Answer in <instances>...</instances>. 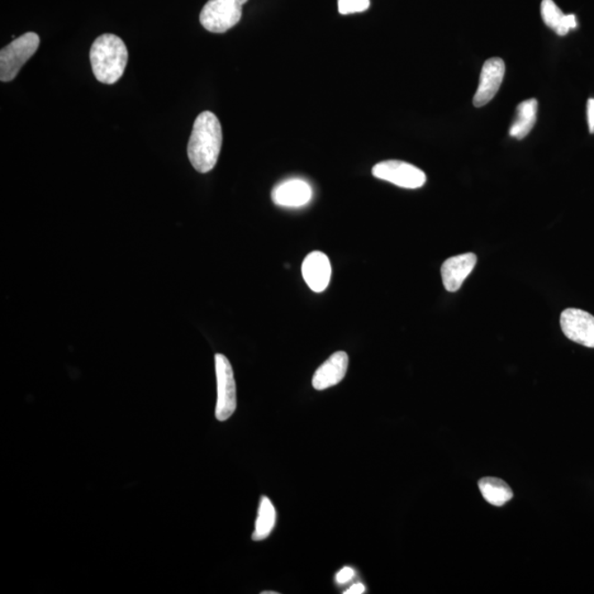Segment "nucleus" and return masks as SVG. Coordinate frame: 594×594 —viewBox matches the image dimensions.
Wrapping results in <instances>:
<instances>
[{
	"instance_id": "f257e3e1",
	"label": "nucleus",
	"mask_w": 594,
	"mask_h": 594,
	"mask_svg": "<svg viewBox=\"0 0 594 594\" xmlns=\"http://www.w3.org/2000/svg\"><path fill=\"white\" fill-rule=\"evenodd\" d=\"M222 145V130L215 113L204 112L195 119L188 155L193 168L207 173L215 168Z\"/></svg>"
},
{
	"instance_id": "f03ea898",
	"label": "nucleus",
	"mask_w": 594,
	"mask_h": 594,
	"mask_svg": "<svg viewBox=\"0 0 594 594\" xmlns=\"http://www.w3.org/2000/svg\"><path fill=\"white\" fill-rule=\"evenodd\" d=\"M95 78L103 84L113 85L121 79L128 63V49L121 38L105 33L94 41L89 52Z\"/></svg>"
},
{
	"instance_id": "7ed1b4c3",
	"label": "nucleus",
	"mask_w": 594,
	"mask_h": 594,
	"mask_svg": "<svg viewBox=\"0 0 594 594\" xmlns=\"http://www.w3.org/2000/svg\"><path fill=\"white\" fill-rule=\"evenodd\" d=\"M40 46V37L35 32H27L17 38L11 45L0 51V79L12 82L27 61L36 54Z\"/></svg>"
},
{
	"instance_id": "20e7f679",
	"label": "nucleus",
	"mask_w": 594,
	"mask_h": 594,
	"mask_svg": "<svg viewBox=\"0 0 594 594\" xmlns=\"http://www.w3.org/2000/svg\"><path fill=\"white\" fill-rule=\"evenodd\" d=\"M247 2L248 0H208L199 21L209 32L225 33L240 21L242 7Z\"/></svg>"
},
{
	"instance_id": "39448f33",
	"label": "nucleus",
	"mask_w": 594,
	"mask_h": 594,
	"mask_svg": "<svg viewBox=\"0 0 594 594\" xmlns=\"http://www.w3.org/2000/svg\"><path fill=\"white\" fill-rule=\"evenodd\" d=\"M217 378V403L215 416L218 421L225 422L237 408V392L234 372L230 360L222 354L215 355Z\"/></svg>"
},
{
	"instance_id": "423d86ee",
	"label": "nucleus",
	"mask_w": 594,
	"mask_h": 594,
	"mask_svg": "<svg viewBox=\"0 0 594 594\" xmlns=\"http://www.w3.org/2000/svg\"><path fill=\"white\" fill-rule=\"evenodd\" d=\"M372 174L403 188H420L426 183V174L422 170L403 161H383L373 166Z\"/></svg>"
},
{
	"instance_id": "0eeeda50",
	"label": "nucleus",
	"mask_w": 594,
	"mask_h": 594,
	"mask_svg": "<svg viewBox=\"0 0 594 594\" xmlns=\"http://www.w3.org/2000/svg\"><path fill=\"white\" fill-rule=\"evenodd\" d=\"M560 326L568 339L594 348V317L591 314L578 308H568L560 316Z\"/></svg>"
},
{
	"instance_id": "6e6552de",
	"label": "nucleus",
	"mask_w": 594,
	"mask_h": 594,
	"mask_svg": "<svg viewBox=\"0 0 594 594\" xmlns=\"http://www.w3.org/2000/svg\"><path fill=\"white\" fill-rule=\"evenodd\" d=\"M506 74L505 61L500 58H491L483 64L480 82L473 97L475 107H482L491 102L501 88Z\"/></svg>"
},
{
	"instance_id": "1a4fd4ad",
	"label": "nucleus",
	"mask_w": 594,
	"mask_h": 594,
	"mask_svg": "<svg viewBox=\"0 0 594 594\" xmlns=\"http://www.w3.org/2000/svg\"><path fill=\"white\" fill-rule=\"evenodd\" d=\"M313 198V188L305 180L289 179L273 188L272 201L275 205L298 208L307 205Z\"/></svg>"
},
{
	"instance_id": "9d476101",
	"label": "nucleus",
	"mask_w": 594,
	"mask_h": 594,
	"mask_svg": "<svg viewBox=\"0 0 594 594\" xmlns=\"http://www.w3.org/2000/svg\"><path fill=\"white\" fill-rule=\"evenodd\" d=\"M302 274L312 291L324 292L331 278L330 258L321 251H313L303 261Z\"/></svg>"
},
{
	"instance_id": "9b49d317",
	"label": "nucleus",
	"mask_w": 594,
	"mask_h": 594,
	"mask_svg": "<svg viewBox=\"0 0 594 594\" xmlns=\"http://www.w3.org/2000/svg\"><path fill=\"white\" fill-rule=\"evenodd\" d=\"M348 364V355L345 351H337L314 373L312 381L314 389L322 391L337 386L344 380Z\"/></svg>"
},
{
	"instance_id": "f8f14e48",
	"label": "nucleus",
	"mask_w": 594,
	"mask_h": 594,
	"mask_svg": "<svg viewBox=\"0 0 594 594\" xmlns=\"http://www.w3.org/2000/svg\"><path fill=\"white\" fill-rule=\"evenodd\" d=\"M477 264V255L464 254L447 259L441 265V278L448 292H457Z\"/></svg>"
},
{
	"instance_id": "ddd939ff",
	"label": "nucleus",
	"mask_w": 594,
	"mask_h": 594,
	"mask_svg": "<svg viewBox=\"0 0 594 594\" xmlns=\"http://www.w3.org/2000/svg\"><path fill=\"white\" fill-rule=\"evenodd\" d=\"M540 13L545 25L558 36H565L570 30L576 29L578 26L576 16L565 15L553 0H543Z\"/></svg>"
},
{
	"instance_id": "4468645a",
	"label": "nucleus",
	"mask_w": 594,
	"mask_h": 594,
	"mask_svg": "<svg viewBox=\"0 0 594 594\" xmlns=\"http://www.w3.org/2000/svg\"><path fill=\"white\" fill-rule=\"evenodd\" d=\"M539 103L536 99L522 102L516 109V115L510 128V136L515 139H524L533 130L537 117Z\"/></svg>"
},
{
	"instance_id": "2eb2a0df",
	"label": "nucleus",
	"mask_w": 594,
	"mask_h": 594,
	"mask_svg": "<svg viewBox=\"0 0 594 594\" xmlns=\"http://www.w3.org/2000/svg\"><path fill=\"white\" fill-rule=\"evenodd\" d=\"M480 492L484 500L494 506H503L513 498V491L501 479L487 477L479 481Z\"/></svg>"
},
{
	"instance_id": "dca6fc26",
	"label": "nucleus",
	"mask_w": 594,
	"mask_h": 594,
	"mask_svg": "<svg viewBox=\"0 0 594 594\" xmlns=\"http://www.w3.org/2000/svg\"><path fill=\"white\" fill-rule=\"evenodd\" d=\"M275 521H277V512H275L272 502L264 497L260 501L253 540L258 541L267 539L272 533Z\"/></svg>"
},
{
	"instance_id": "f3484780",
	"label": "nucleus",
	"mask_w": 594,
	"mask_h": 594,
	"mask_svg": "<svg viewBox=\"0 0 594 594\" xmlns=\"http://www.w3.org/2000/svg\"><path fill=\"white\" fill-rule=\"evenodd\" d=\"M370 7V0H339V11L341 15L364 13Z\"/></svg>"
},
{
	"instance_id": "a211bd4d",
	"label": "nucleus",
	"mask_w": 594,
	"mask_h": 594,
	"mask_svg": "<svg viewBox=\"0 0 594 594\" xmlns=\"http://www.w3.org/2000/svg\"><path fill=\"white\" fill-rule=\"evenodd\" d=\"M354 576H355L354 569L350 567H345L342 568L339 573H337L336 581L339 582V584H344L350 581V580L353 579Z\"/></svg>"
},
{
	"instance_id": "6ab92c4d",
	"label": "nucleus",
	"mask_w": 594,
	"mask_h": 594,
	"mask_svg": "<svg viewBox=\"0 0 594 594\" xmlns=\"http://www.w3.org/2000/svg\"><path fill=\"white\" fill-rule=\"evenodd\" d=\"M587 115H588L589 131H590V134H594V98H590L588 101Z\"/></svg>"
},
{
	"instance_id": "aec40b11",
	"label": "nucleus",
	"mask_w": 594,
	"mask_h": 594,
	"mask_svg": "<svg viewBox=\"0 0 594 594\" xmlns=\"http://www.w3.org/2000/svg\"><path fill=\"white\" fill-rule=\"evenodd\" d=\"M365 592V587L363 583H356L353 587H350L345 594H363Z\"/></svg>"
},
{
	"instance_id": "412c9836",
	"label": "nucleus",
	"mask_w": 594,
	"mask_h": 594,
	"mask_svg": "<svg viewBox=\"0 0 594 594\" xmlns=\"http://www.w3.org/2000/svg\"><path fill=\"white\" fill-rule=\"evenodd\" d=\"M263 594H278V592H271V591H268V592H263Z\"/></svg>"
}]
</instances>
